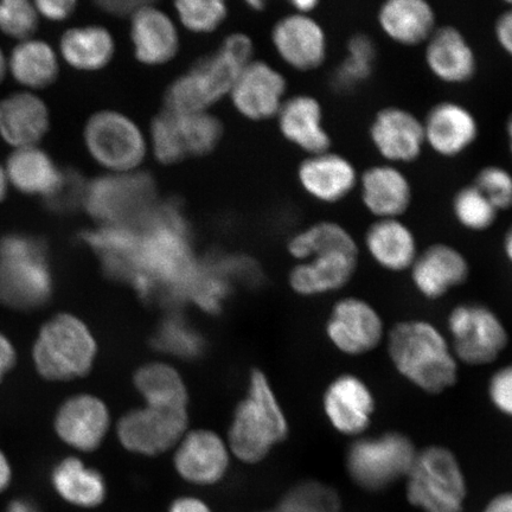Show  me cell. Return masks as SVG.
<instances>
[{"label": "cell", "mask_w": 512, "mask_h": 512, "mask_svg": "<svg viewBox=\"0 0 512 512\" xmlns=\"http://www.w3.org/2000/svg\"><path fill=\"white\" fill-rule=\"evenodd\" d=\"M387 354L402 379L428 395L456 386L459 362L448 338L426 319H406L387 332Z\"/></svg>", "instance_id": "6da1fadb"}, {"label": "cell", "mask_w": 512, "mask_h": 512, "mask_svg": "<svg viewBox=\"0 0 512 512\" xmlns=\"http://www.w3.org/2000/svg\"><path fill=\"white\" fill-rule=\"evenodd\" d=\"M290 425L272 384L259 369L248 376L246 394L230 421V453L245 464H258L285 441Z\"/></svg>", "instance_id": "7a4b0ae2"}, {"label": "cell", "mask_w": 512, "mask_h": 512, "mask_svg": "<svg viewBox=\"0 0 512 512\" xmlns=\"http://www.w3.org/2000/svg\"><path fill=\"white\" fill-rule=\"evenodd\" d=\"M53 293L48 248L35 236L10 234L0 242V303L37 309Z\"/></svg>", "instance_id": "3957f363"}, {"label": "cell", "mask_w": 512, "mask_h": 512, "mask_svg": "<svg viewBox=\"0 0 512 512\" xmlns=\"http://www.w3.org/2000/svg\"><path fill=\"white\" fill-rule=\"evenodd\" d=\"M98 344L87 324L62 313L44 324L34 347L38 373L50 381H70L92 370Z\"/></svg>", "instance_id": "277c9868"}, {"label": "cell", "mask_w": 512, "mask_h": 512, "mask_svg": "<svg viewBox=\"0 0 512 512\" xmlns=\"http://www.w3.org/2000/svg\"><path fill=\"white\" fill-rule=\"evenodd\" d=\"M409 503L424 512H463L467 496L465 473L450 448H421L406 476Z\"/></svg>", "instance_id": "5b68a950"}, {"label": "cell", "mask_w": 512, "mask_h": 512, "mask_svg": "<svg viewBox=\"0 0 512 512\" xmlns=\"http://www.w3.org/2000/svg\"><path fill=\"white\" fill-rule=\"evenodd\" d=\"M418 451L412 438L400 431L366 434L352 439L345 452V467L361 489L379 492L406 478Z\"/></svg>", "instance_id": "8992f818"}, {"label": "cell", "mask_w": 512, "mask_h": 512, "mask_svg": "<svg viewBox=\"0 0 512 512\" xmlns=\"http://www.w3.org/2000/svg\"><path fill=\"white\" fill-rule=\"evenodd\" d=\"M446 326L453 354L465 366H489L509 344V331L502 318L483 303L454 306L448 312Z\"/></svg>", "instance_id": "52a82bcc"}, {"label": "cell", "mask_w": 512, "mask_h": 512, "mask_svg": "<svg viewBox=\"0 0 512 512\" xmlns=\"http://www.w3.org/2000/svg\"><path fill=\"white\" fill-rule=\"evenodd\" d=\"M156 185L149 174L96 178L88 184L85 207L106 227H137L155 208Z\"/></svg>", "instance_id": "ba28073f"}, {"label": "cell", "mask_w": 512, "mask_h": 512, "mask_svg": "<svg viewBox=\"0 0 512 512\" xmlns=\"http://www.w3.org/2000/svg\"><path fill=\"white\" fill-rule=\"evenodd\" d=\"M188 408L143 405L121 416L117 425L119 443L136 456L156 457L175 448L188 432Z\"/></svg>", "instance_id": "9c48e42d"}, {"label": "cell", "mask_w": 512, "mask_h": 512, "mask_svg": "<svg viewBox=\"0 0 512 512\" xmlns=\"http://www.w3.org/2000/svg\"><path fill=\"white\" fill-rule=\"evenodd\" d=\"M242 69L222 50L207 57L172 83L165 95L168 111L175 114L203 112L232 91Z\"/></svg>", "instance_id": "30bf717a"}, {"label": "cell", "mask_w": 512, "mask_h": 512, "mask_svg": "<svg viewBox=\"0 0 512 512\" xmlns=\"http://www.w3.org/2000/svg\"><path fill=\"white\" fill-rule=\"evenodd\" d=\"M325 336L338 352L360 357L370 354L386 339L384 320L376 307L361 297H343L331 307Z\"/></svg>", "instance_id": "8fae6325"}, {"label": "cell", "mask_w": 512, "mask_h": 512, "mask_svg": "<svg viewBox=\"0 0 512 512\" xmlns=\"http://www.w3.org/2000/svg\"><path fill=\"white\" fill-rule=\"evenodd\" d=\"M86 146L105 168L127 172L145 156V142L139 128L125 115L100 112L89 119L85 130Z\"/></svg>", "instance_id": "7c38bea8"}, {"label": "cell", "mask_w": 512, "mask_h": 512, "mask_svg": "<svg viewBox=\"0 0 512 512\" xmlns=\"http://www.w3.org/2000/svg\"><path fill=\"white\" fill-rule=\"evenodd\" d=\"M322 408L330 426L344 437L366 435L377 409L376 396L361 376L343 373L326 386Z\"/></svg>", "instance_id": "4fadbf2b"}, {"label": "cell", "mask_w": 512, "mask_h": 512, "mask_svg": "<svg viewBox=\"0 0 512 512\" xmlns=\"http://www.w3.org/2000/svg\"><path fill=\"white\" fill-rule=\"evenodd\" d=\"M371 145L387 164H411L425 150L422 120L400 106L381 108L369 126Z\"/></svg>", "instance_id": "5bb4252c"}, {"label": "cell", "mask_w": 512, "mask_h": 512, "mask_svg": "<svg viewBox=\"0 0 512 512\" xmlns=\"http://www.w3.org/2000/svg\"><path fill=\"white\" fill-rule=\"evenodd\" d=\"M227 441L219 434L200 428L188 431L175 447L174 466L177 475L196 486H211L227 476L230 465Z\"/></svg>", "instance_id": "9a60e30c"}, {"label": "cell", "mask_w": 512, "mask_h": 512, "mask_svg": "<svg viewBox=\"0 0 512 512\" xmlns=\"http://www.w3.org/2000/svg\"><path fill=\"white\" fill-rule=\"evenodd\" d=\"M358 264V246L328 249L313 254L309 259L293 267L288 284L298 296H325L347 286L354 279Z\"/></svg>", "instance_id": "2e32d148"}, {"label": "cell", "mask_w": 512, "mask_h": 512, "mask_svg": "<svg viewBox=\"0 0 512 512\" xmlns=\"http://www.w3.org/2000/svg\"><path fill=\"white\" fill-rule=\"evenodd\" d=\"M409 272L415 291L434 302L466 284L471 267L457 247L437 242L419 252Z\"/></svg>", "instance_id": "e0dca14e"}, {"label": "cell", "mask_w": 512, "mask_h": 512, "mask_svg": "<svg viewBox=\"0 0 512 512\" xmlns=\"http://www.w3.org/2000/svg\"><path fill=\"white\" fill-rule=\"evenodd\" d=\"M422 125L426 146L443 158L462 156L476 144L480 133L476 115L463 104L450 100L432 106Z\"/></svg>", "instance_id": "ac0fdd59"}, {"label": "cell", "mask_w": 512, "mask_h": 512, "mask_svg": "<svg viewBox=\"0 0 512 512\" xmlns=\"http://www.w3.org/2000/svg\"><path fill=\"white\" fill-rule=\"evenodd\" d=\"M428 72L446 85H466L476 78L478 57L469 38L453 25H441L425 43Z\"/></svg>", "instance_id": "d6986e66"}, {"label": "cell", "mask_w": 512, "mask_h": 512, "mask_svg": "<svg viewBox=\"0 0 512 512\" xmlns=\"http://www.w3.org/2000/svg\"><path fill=\"white\" fill-rule=\"evenodd\" d=\"M111 427L106 403L91 394L75 395L63 403L55 420V430L69 446L81 452L99 448Z\"/></svg>", "instance_id": "ffe728a7"}, {"label": "cell", "mask_w": 512, "mask_h": 512, "mask_svg": "<svg viewBox=\"0 0 512 512\" xmlns=\"http://www.w3.org/2000/svg\"><path fill=\"white\" fill-rule=\"evenodd\" d=\"M275 49L283 60L300 72H310L322 66L328 55V38L315 18L296 14L275 25Z\"/></svg>", "instance_id": "44dd1931"}, {"label": "cell", "mask_w": 512, "mask_h": 512, "mask_svg": "<svg viewBox=\"0 0 512 512\" xmlns=\"http://www.w3.org/2000/svg\"><path fill=\"white\" fill-rule=\"evenodd\" d=\"M358 187L363 207L376 220L401 219L412 206V183L396 165L370 166L360 176Z\"/></svg>", "instance_id": "7402d4cb"}, {"label": "cell", "mask_w": 512, "mask_h": 512, "mask_svg": "<svg viewBox=\"0 0 512 512\" xmlns=\"http://www.w3.org/2000/svg\"><path fill=\"white\" fill-rule=\"evenodd\" d=\"M298 178L307 194L326 204L344 201L360 181L355 164L347 157L331 151L303 160Z\"/></svg>", "instance_id": "603a6c76"}, {"label": "cell", "mask_w": 512, "mask_h": 512, "mask_svg": "<svg viewBox=\"0 0 512 512\" xmlns=\"http://www.w3.org/2000/svg\"><path fill=\"white\" fill-rule=\"evenodd\" d=\"M285 91L283 76L262 62L247 64L232 88L235 107L253 120L271 118L278 113Z\"/></svg>", "instance_id": "cb8c5ba5"}, {"label": "cell", "mask_w": 512, "mask_h": 512, "mask_svg": "<svg viewBox=\"0 0 512 512\" xmlns=\"http://www.w3.org/2000/svg\"><path fill=\"white\" fill-rule=\"evenodd\" d=\"M376 21L390 41L408 48L425 44L438 28L437 14L425 0H387Z\"/></svg>", "instance_id": "d4e9b609"}, {"label": "cell", "mask_w": 512, "mask_h": 512, "mask_svg": "<svg viewBox=\"0 0 512 512\" xmlns=\"http://www.w3.org/2000/svg\"><path fill=\"white\" fill-rule=\"evenodd\" d=\"M364 247L377 266L392 273L411 270L420 252L412 228L401 219L371 223L364 235Z\"/></svg>", "instance_id": "484cf974"}, {"label": "cell", "mask_w": 512, "mask_h": 512, "mask_svg": "<svg viewBox=\"0 0 512 512\" xmlns=\"http://www.w3.org/2000/svg\"><path fill=\"white\" fill-rule=\"evenodd\" d=\"M281 133L292 144L312 155L330 151L331 137L324 127L320 102L310 95L288 100L279 111Z\"/></svg>", "instance_id": "4316f807"}, {"label": "cell", "mask_w": 512, "mask_h": 512, "mask_svg": "<svg viewBox=\"0 0 512 512\" xmlns=\"http://www.w3.org/2000/svg\"><path fill=\"white\" fill-rule=\"evenodd\" d=\"M48 130V108L37 96L17 93L0 102V134L6 143L18 149L34 147Z\"/></svg>", "instance_id": "83f0119b"}, {"label": "cell", "mask_w": 512, "mask_h": 512, "mask_svg": "<svg viewBox=\"0 0 512 512\" xmlns=\"http://www.w3.org/2000/svg\"><path fill=\"white\" fill-rule=\"evenodd\" d=\"M131 36L137 59L150 66L168 62L177 53L175 25L164 12L149 3L133 15Z\"/></svg>", "instance_id": "f1b7e54d"}, {"label": "cell", "mask_w": 512, "mask_h": 512, "mask_svg": "<svg viewBox=\"0 0 512 512\" xmlns=\"http://www.w3.org/2000/svg\"><path fill=\"white\" fill-rule=\"evenodd\" d=\"M51 483L56 494L74 507L95 509L106 501L104 476L79 458L69 457L57 464L51 473Z\"/></svg>", "instance_id": "f546056e"}, {"label": "cell", "mask_w": 512, "mask_h": 512, "mask_svg": "<svg viewBox=\"0 0 512 512\" xmlns=\"http://www.w3.org/2000/svg\"><path fill=\"white\" fill-rule=\"evenodd\" d=\"M144 405L160 408H188L189 392L181 373L171 364L157 361L143 364L133 375Z\"/></svg>", "instance_id": "4dcf8cb0"}, {"label": "cell", "mask_w": 512, "mask_h": 512, "mask_svg": "<svg viewBox=\"0 0 512 512\" xmlns=\"http://www.w3.org/2000/svg\"><path fill=\"white\" fill-rule=\"evenodd\" d=\"M60 170L48 153L36 147L18 149L8 159V176L23 194L47 196L60 178Z\"/></svg>", "instance_id": "1f68e13d"}, {"label": "cell", "mask_w": 512, "mask_h": 512, "mask_svg": "<svg viewBox=\"0 0 512 512\" xmlns=\"http://www.w3.org/2000/svg\"><path fill=\"white\" fill-rule=\"evenodd\" d=\"M61 51L70 66L81 70H96L111 61L114 42L110 32L104 28H74L63 35Z\"/></svg>", "instance_id": "d6a6232c"}, {"label": "cell", "mask_w": 512, "mask_h": 512, "mask_svg": "<svg viewBox=\"0 0 512 512\" xmlns=\"http://www.w3.org/2000/svg\"><path fill=\"white\" fill-rule=\"evenodd\" d=\"M11 72L24 86L44 88L59 75L54 50L42 41H27L16 47L11 56Z\"/></svg>", "instance_id": "836d02e7"}, {"label": "cell", "mask_w": 512, "mask_h": 512, "mask_svg": "<svg viewBox=\"0 0 512 512\" xmlns=\"http://www.w3.org/2000/svg\"><path fill=\"white\" fill-rule=\"evenodd\" d=\"M377 59L376 44L366 34H355L349 38L347 56L339 64L332 79L338 91L347 92L362 85L373 75Z\"/></svg>", "instance_id": "e575fe53"}, {"label": "cell", "mask_w": 512, "mask_h": 512, "mask_svg": "<svg viewBox=\"0 0 512 512\" xmlns=\"http://www.w3.org/2000/svg\"><path fill=\"white\" fill-rule=\"evenodd\" d=\"M358 243L342 224L324 221L294 235L288 242V252L300 262L326 249L356 247Z\"/></svg>", "instance_id": "d590c367"}, {"label": "cell", "mask_w": 512, "mask_h": 512, "mask_svg": "<svg viewBox=\"0 0 512 512\" xmlns=\"http://www.w3.org/2000/svg\"><path fill=\"white\" fill-rule=\"evenodd\" d=\"M152 344L160 352L181 360H196L204 350L200 332L176 315H170L160 322L152 337Z\"/></svg>", "instance_id": "8d00e7d4"}, {"label": "cell", "mask_w": 512, "mask_h": 512, "mask_svg": "<svg viewBox=\"0 0 512 512\" xmlns=\"http://www.w3.org/2000/svg\"><path fill=\"white\" fill-rule=\"evenodd\" d=\"M452 214L460 227L472 233H484L495 226L499 211L475 185L470 184L454 195Z\"/></svg>", "instance_id": "74e56055"}, {"label": "cell", "mask_w": 512, "mask_h": 512, "mask_svg": "<svg viewBox=\"0 0 512 512\" xmlns=\"http://www.w3.org/2000/svg\"><path fill=\"white\" fill-rule=\"evenodd\" d=\"M266 512H341V499L331 486L307 480L293 486L277 507Z\"/></svg>", "instance_id": "f35d334b"}, {"label": "cell", "mask_w": 512, "mask_h": 512, "mask_svg": "<svg viewBox=\"0 0 512 512\" xmlns=\"http://www.w3.org/2000/svg\"><path fill=\"white\" fill-rule=\"evenodd\" d=\"M175 117L185 155H208L219 144L222 126L213 115L201 112L175 114Z\"/></svg>", "instance_id": "ab89813d"}, {"label": "cell", "mask_w": 512, "mask_h": 512, "mask_svg": "<svg viewBox=\"0 0 512 512\" xmlns=\"http://www.w3.org/2000/svg\"><path fill=\"white\" fill-rule=\"evenodd\" d=\"M88 183L80 171L64 169L53 191L43 197L44 208L56 215L74 214L85 206Z\"/></svg>", "instance_id": "60d3db41"}, {"label": "cell", "mask_w": 512, "mask_h": 512, "mask_svg": "<svg viewBox=\"0 0 512 512\" xmlns=\"http://www.w3.org/2000/svg\"><path fill=\"white\" fill-rule=\"evenodd\" d=\"M151 133L153 150L160 163L174 164L187 156L179 137L175 114L168 111L159 114L153 120Z\"/></svg>", "instance_id": "b9f144b4"}, {"label": "cell", "mask_w": 512, "mask_h": 512, "mask_svg": "<svg viewBox=\"0 0 512 512\" xmlns=\"http://www.w3.org/2000/svg\"><path fill=\"white\" fill-rule=\"evenodd\" d=\"M472 184L488 198L499 213L512 208V175L503 166H484L477 172Z\"/></svg>", "instance_id": "7bdbcfd3"}, {"label": "cell", "mask_w": 512, "mask_h": 512, "mask_svg": "<svg viewBox=\"0 0 512 512\" xmlns=\"http://www.w3.org/2000/svg\"><path fill=\"white\" fill-rule=\"evenodd\" d=\"M176 9L185 27L196 32L215 30L227 16V6L219 0H210V2L183 0L176 4Z\"/></svg>", "instance_id": "ee69618b"}, {"label": "cell", "mask_w": 512, "mask_h": 512, "mask_svg": "<svg viewBox=\"0 0 512 512\" xmlns=\"http://www.w3.org/2000/svg\"><path fill=\"white\" fill-rule=\"evenodd\" d=\"M38 25L36 10L25 0L0 2V30L6 35L28 38L35 34Z\"/></svg>", "instance_id": "f6af8a7d"}, {"label": "cell", "mask_w": 512, "mask_h": 512, "mask_svg": "<svg viewBox=\"0 0 512 512\" xmlns=\"http://www.w3.org/2000/svg\"><path fill=\"white\" fill-rule=\"evenodd\" d=\"M488 398L496 411L512 419V363L498 368L488 382Z\"/></svg>", "instance_id": "bcb514c9"}, {"label": "cell", "mask_w": 512, "mask_h": 512, "mask_svg": "<svg viewBox=\"0 0 512 512\" xmlns=\"http://www.w3.org/2000/svg\"><path fill=\"white\" fill-rule=\"evenodd\" d=\"M224 53L232 57L241 67L245 68L251 59L253 46L251 40L245 35L229 36L221 48Z\"/></svg>", "instance_id": "7dc6e473"}, {"label": "cell", "mask_w": 512, "mask_h": 512, "mask_svg": "<svg viewBox=\"0 0 512 512\" xmlns=\"http://www.w3.org/2000/svg\"><path fill=\"white\" fill-rule=\"evenodd\" d=\"M494 35L499 48L512 59V8H507L497 17Z\"/></svg>", "instance_id": "c3c4849f"}, {"label": "cell", "mask_w": 512, "mask_h": 512, "mask_svg": "<svg viewBox=\"0 0 512 512\" xmlns=\"http://www.w3.org/2000/svg\"><path fill=\"white\" fill-rule=\"evenodd\" d=\"M37 10L41 12L44 17L51 19V21H64L73 14L76 3L72 0L66 2H36Z\"/></svg>", "instance_id": "681fc988"}, {"label": "cell", "mask_w": 512, "mask_h": 512, "mask_svg": "<svg viewBox=\"0 0 512 512\" xmlns=\"http://www.w3.org/2000/svg\"><path fill=\"white\" fill-rule=\"evenodd\" d=\"M169 512H213V510L201 498L182 496L171 502Z\"/></svg>", "instance_id": "f907efd6"}, {"label": "cell", "mask_w": 512, "mask_h": 512, "mask_svg": "<svg viewBox=\"0 0 512 512\" xmlns=\"http://www.w3.org/2000/svg\"><path fill=\"white\" fill-rule=\"evenodd\" d=\"M146 3L142 2H118V0H111V2H99L98 5L102 11L107 14L125 17L128 15H134L136 12L143 8Z\"/></svg>", "instance_id": "816d5d0a"}, {"label": "cell", "mask_w": 512, "mask_h": 512, "mask_svg": "<svg viewBox=\"0 0 512 512\" xmlns=\"http://www.w3.org/2000/svg\"><path fill=\"white\" fill-rule=\"evenodd\" d=\"M16 363V350L10 339L0 334V382Z\"/></svg>", "instance_id": "f5cc1de1"}, {"label": "cell", "mask_w": 512, "mask_h": 512, "mask_svg": "<svg viewBox=\"0 0 512 512\" xmlns=\"http://www.w3.org/2000/svg\"><path fill=\"white\" fill-rule=\"evenodd\" d=\"M483 512H512V491L502 492L492 498Z\"/></svg>", "instance_id": "db71d44e"}, {"label": "cell", "mask_w": 512, "mask_h": 512, "mask_svg": "<svg viewBox=\"0 0 512 512\" xmlns=\"http://www.w3.org/2000/svg\"><path fill=\"white\" fill-rule=\"evenodd\" d=\"M12 471L8 458L0 451V494L8 489L11 483Z\"/></svg>", "instance_id": "11a10c76"}, {"label": "cell", "mask_w": 512, "mask_h": 512, "mask_svg": "<svg viewBox=\"0 0 512 512\" xmlns=\"http://www.w3.org/2000/svg\"><path fill=\"white\" fill-rule=\"evenodd\" d=\"M6 512H40L38 511L36 505L29 501H24V499H17V501L11 502L9 504L8 510Z\"/></svg>", "instance_id": "9f6ffc18"}, {"label": "cell", "mask_w": 512, "mask_h": 512, "mask_svg": "<svg viewBox=\"0 0 512 512\" xmlns=\"http://www.w3.org/2000/svg\"><path fill=\"white\" fill-rule=\"evenodd\" d=\"M316 0H297L293 2V8L298 11V14L309 15L312 10H315L318 6Z\"/></svg>", "instance_id": "6f0895ef"}, {"label": "cell", "mask_w": 512, "mask_h": 512, "mask_svg": "<svg viewBox=\"0 0 512 512\" xmlns=\"http://www.w3.org/2000/svg\"><path fill=\"white\" fill-rule=\"evenodd\" d=\"M502 247L505 259L512 266V224L504 234Z\"/></svg>", "instance_id": "680465c9"}, {"label": "cell", "mask_w": 512, "mask_h": 512, "mask_svg": "<svg viewBox=\"0 0 512 512\" xmlns=\"http://www.w3.org/2000/svg\"><path fill=\"white\" fill-rule=\"evenodd\" d=\"M6 191H8V181H6L5 172L0 166V202L5 200Z\"/></svg>", "instance_id": "91938a15"}, {"label": "cell", "mask_w": 512, "mask_h": 512, "mask_svg": "<svg viewBox=\"0 0 512 512\" xmlns=\"http://www.w3.org/2000/svg\"><path fill=\"white\" fill-rule=\"evenodd\" d=\"M505 132H507L509 151L512 157V113L509 115L507 123H505Z\"/></svg>", "instance_id": "94428289"}, {"label": "cell", "mask_w": 512, "mask_h": 512, "mask_svg": "<svg viewBox=\"0 0 512 512\" xmlns=\"http://www.w3.org/2000/svg\"><path fill=\"white\" fill-rule=\"evenodd\" d=\"M5 59H4V55L2 53V50H0V82L3 81L4 79V76H5Z\"/></svg>", "instance_id": "6125c7cd"}]
</instances>
